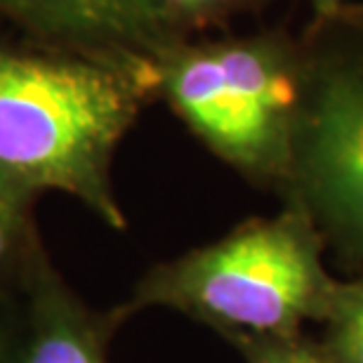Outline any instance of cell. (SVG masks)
I'll return each mask as SVG.
<instances>
[{"label":"cell","mask_w":363,"mask_h":363,"mask_svg":"<svg viewBox=\"0 0 363 363\" xmlns=\"http://www.w3.org/2000/svg\"><path fill=\"white\" fill-rule=\"evenodd\" d=\"M151 101V62L0 35V175L35 199L67 194L123 231L116 151Z\"/></svg>","instance_id":"obj_1"},{"label":"cell","mask_w":363,"mask_h":363,"mask_svg":"<svg viewBox=\"0 0 363 363\" xmlns=\"http://www.w3.org/2000/svg\"><path fill=\"white\" fill-rule=\"evenodd\" d=\"M325 243L302 208L283 203L227 236L151 267L123 311L165 307L227 337L302 335L321 323L337 279L323 262Z\"/></svg>","instance_id":"obj_2"},{"label":"cell","mask_w":363,"mask_h":363,"mask_svg":"<svg viewBox=\"0 0 363 363\" xmlns=\"http://www.w3.org/2000/svg\"><path fill=\"white\" fill-rule=\"evenodd\" d=\"M156 99L250 184L281 194L302 99V38L259 28L186 38L154 57Z\"/></svg>","instance_id":"obj_3"},{"label":"cell","mask_w":363,"mask_h":363,"mask_svg":"<svg viewBox=\"0 0 363 363\" xmlns=\"http://www.w3.org/2000/svg\"><path fill=\"white\" fill-rule=\"evenodd\" d=\"M302 99L283 203L302 208L350 269H363V3L300 33Z\"/></svg>","instance_id":"obj_4"},{"label":"cell","mask_w":363,"mask_h":363,"mask_svg":"<svg viewBox=\"0 0 363 363\" xmlns=\"http://www.w3.org/2000/svg\"><path fill=\"white\" fill-rule=\"evenodd\" d=\"M0 17L28 40L78 52L154 62L175 45L147 0H0Z\"/></svg>","instance_id":"obj_5"},{"label":"cell","mask_w":363,"mask_h":363,"mask_svg":"<svg viewBox=\"0 0 363 363\" xmlns=\"http://www.w3.org/2000/svg\"><path fill=\"white\" fill-rule=\"evenodd\" d=\"M26 293L24 330L14 363H106L111 321H101L40 252L21 281Z\"/></svg>","instance_id":"obj_6"},{"label":"cell","mask_w":363,"mask_h":363,"mask_svg":"<svg viewBox=\"0 0 363 363\" xmlns=\"http://www.w3.org/2000/svg\"><path fill=\"white\" fill-rule=\"evenodd\" d=\"M35 196L0 175V281H24L35 257L43 252L33 224Z\"/></svg>","instance_id":"obj_7"},{"label":"cell","mask_w":363,"mask_h":363,"mask_svg":"<svg viewBox=\"0 0 363 363\" xmlns=\"http://www.w3.org/2000/svg\"><path fill=\"white\" fill-rule=\"evenodd\" d=\"M318 325L323 328L318 345L333 363H363V272L347 281L337 279Z\"/></svg>","instance_id":"obj_8"},{"label":"cell","mask_w":363,"mask_h":363,"mask_svg":"<svg viewBox=\"0 0 363 363\" xmlns=\"http://www.w3.org/2000/svg\"><path fill=\"white\" fill-rule=\"evenodd\" d=\"M269 3L274 0H147L149 10L172 40L196 38L241 14L264 10Z\"/></svg>","instance_id":"obj_9"},{"label":"cell","mask_w":363,"mask_h":363,"mask_svg":"<svg viewBox=\"0 0 363 363\" xmlns=\"http://www.w3.org/2000/svg\"><path fill=\"white\" fill-rule=\"evenodd\" d=\"M234 347L243 354L245 363H333L321 345L304 337V333L293 337L243 340Z\"/></svg>","instance_id":"obj_10"},{"label":"cell","mask_w":363,"mask_h":363,"mask_svg":"<svg viewBox=\"0 0 363 363\" xmlns=\"http://www.w3.org/2000/svg\"><path fill=\"white\" fill-rule=\"evenodd\" d=\"M21 330H24V309H17L0 290V363L17 361Z\"/></svg>","instance_id":"obj_11"},{"label":"cell","mask_w":363,"mask_h":363,"mask_svg":"<svg viewBox=\"0 0 363 363\" xmlns=\"http://www.w3.org/2000/svg\"><path fill=\"white\" fill-rule=\"evenodd\" d=\"M350 0H309L311 5V17H323V14H330L340 10L342 5H347Z\"/></svg>","instance_id":"obj_12"}]
</instances>
